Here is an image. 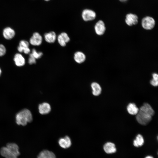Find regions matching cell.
Masks as SVG:
<instances>
[{
    "label": "cell",
    "mask_w": 158,
    "mask_h": 158,
    "mask_svg": "<svg viewBox=\"0 0 158 158\" xmlns=\"http://www.w3.org/2000/svg\"><path fill=\"white\" fill-rule=\"evenodd\" d=\"M150 83L154 87L157 86L158 85V80H155L152 79L151 80Z\"/></svg>",
    "instance_id": "obj_26"
},
{
    "label": "cell",
    "mask_w": 158,
    "mask_h": 158,
    "mask_svg": "<svg viewBox=\"0 0 158 158\" xmlns=\"http://www.w3.org/2000/svg\"><path fill=\"white\" fill-rule=\"evenodd\" d=\"M127 109L128 113L132 115H136L139 109L133 103H129L127 106Z\"/></svg>",
    "instance_id": "obj_21"
},
{
    "label": "cell",
    "mask_w": 158,
    "mask_h": 158,
    "mask_svg": "<svg viewBox=\"0 0 158 158\" xmlns=\"http://www.w3.org/2000/svg\"><path fill=\"white\" fill-rule=\"evenodd\" d=\"M15 35V31L10 27L6 28L3 30V35L4 37L6 40L11 39L14 37Z\"/></svg>",
    "instance_id": "obj_10"
},
{
    "label": "cell",
    "mask_w": 158,
    "mask_h": 158,
    "mask_svg": "<svg viewBox=\"0 0 158 158\" xmlns=\"http://www.w3.org/2000/svg\"><path fill=\"white\" fill-rule=\"evenodd\" d=\"M56 34L54 31L46 33L44 35V38L45 41L50 43L54 42L56 40Z\"/></svg>",
    "instance_id": "obj_16"
},
{
    "label": "cell",
    "mask_w": 158,
    "mask_h": 158,
    "mask_svg": "<svg viewBox=\"0 0 158 158\" xmlns=\"http://www.w3.org/2000/svg\"><path fill=\"white\" fill-rule=\"evenodd\" d=\"M6 52V49L2 44H0V56H4Z\"/></svg>",
    "instance_id": "obj_24"
},
{
    "label": "cell",
    "mask_w": 158,
    "mask_h": 158,
    "mask_svg": "<svg viewBox=\"0 0 158 158\" xmlns=\"http://www.w3.org/2000/svg\"><path fill=\"white\" fill-rule=\"evenodd\" d=\"M57 40L58 43L61 46L65 47L66 43L69 42L70 39L66 33L63 32L58 36Z\"/></svg>",
    "instance_id": "obj_9"
},
{
    "label": "cell",
    "mask_w": 158,
    "mask_h": 158,
    "mask_svg": "<svg viewBox=\"0 0 158 158\" xmlns=\"http://www.w3.org/2000/svg\"><path fill=\"white\" fill-rule=\"evenodd\" d=\"M74 58L75 61L77 63H81L85 61L86 56L83 52L78 51L74 54Z\"/></svg>",
    "instance_id": "obj_17"
},
{
    "label": "cell",
    "mask_w": 158,
    "mask_h": 158,
    "mask_svg": "<svg viewBox=\"0 0 158 158\" xmlns=\"http://www.w3.org/2000/svg\"><path fill=\"white\" fill-rule=\"evenodd\" d=\"M44 0L46 1H49L50 0Z\"/></svg>",
    "instance_id": "obj_31"
},
{
    "label": "cell",
    "mask_w": 158,
    "mask_h": 158,
    "mask_svg": "<svg viewBox=\"0 0 158 158\" xmlns=\"http://www.w3.org/2000/svg\"><path fill=\"white\" fill-rule=\"evenodd\" d=\"M138 18L137 16L132 13H129L126 16L125 21L129 26H132L136 24L138 22Z\"/></svg>",
    "instance_id": "obj_8"
},
{
    "label": "cell",
    "mask_w": 158,
    "mask_h": 158,
    "mask_svg": "<svg viewBox=\"0 0 158 158\" xmlns=\"http://www.w3.org/2000/svg\"><path fill=\"white\" fill-rule=\"evenodd\" d=\"M96 16L95 13L89 9L84 10L82 13V17L84 20L87 21L94 20Z\"/></svg>",
    "instance_id": "obj_4"
},
{
    "label": "cell",
    "mask_w": 158,
    "mask_h": 158,
    "mask_svg": "<svg viewBox=\"0 0 158 158\" xmlns=\"http://www.w3.org/2000/svg\"><path fill=\"white\" fill-rule=\"evenodd\" d=\"M14 154L18 157L20 155L19 147L18 145L14 143H8L6 146Z\"/></svg>",
    "instance_id": "obj_18"
},
{
    "label": "cell",
    "mask_w": 158,
    "mask_h": 158,
    "mask_svg": "<svg viewBox=\"0 0 158 158\" xmlns=\"http://www.w3.org/2000/svg\"><path fill=\"white\" fill-rule=\"evenodd\" d=\"M103 149L104 151L107 154L114 153L116 151L115 144L111 142L106 143L103 146Z\"/></svg>",
    "instance_id": "obj_15"
},
{
    "label": "cell",
    "mask_w": 158,
    "mask_h": 158,
    "mask_svg": "<svg viewBox=\"0 0 158 158\" xmlns=\"http://www.w3.org/2000/svg\"><path fill=\"white\" fill-rule=\"evenodd\" d=\"M1 155L5 158H17V156L14 154L6 147H4L0 150Z\"/></svg>",
    "instance_id": "obj_13"
},
{
    "label": "cell",
    "mask_w": 158,
    "mask_h": 158,
    "mask_svg": "<svg viewBox=\"0 0 158 158\" xmlns=\"http://www.w3.org/2000/svg\"><path fill=\"white\" fill-rule=\"evenodd\" d=\"M154 111L151 106L147 103H144L139 110L136 115V119L140 124L145 125L151 120Z\"/></svg>",
    "instance_id": "obj_1"
},
{
    "label": "cell",
    "mask_w": 158,
    "mask_h": 158,
    "mask_svg": "<svg viewBox=\"0 0 158 158\" xmlns=\"http://www.w3.org/2000/svg\"><path fill=\"white\" fill-rule=\"evenodd\" d=\"M155 25L154 19L149 16L144 18L142 21V25L144 29L150 30L153 28Z\"/></svg>",
    "instance_id": "obj_3"
},
{
    "label": "cell",
    "mask_w": 158,
    "mask_h": 158,
    "mask_svg": "<svg viewBox=\"0 0 158 158\" xmlns=\"http://www.w3.org/2000/svg\"><path fill=\"white\" fill-rule=\"evenodd\" d=\"M59 144L62 148L66 149L69 147L71 145V142L70 138L66 136L65 137L61 138L59 140Z\"/></svg>",
    "instance_id": "obj_12"
},
{
    "label": "cell",
    "mask_w": 158,
    "mask_h": 158,
    "mask_svg": "<svg viewBox=\"0 0 158 158\" xmlns=\"http://www.w3.org/2000/svg\"><path fill=\"white\" fill-rule=\"evenodd\" d=\"M145 158H154L151 156H148L145 157Z\"/></svg>",
    "instance_id": "obj_28"
},
{
    "label": "cell",
    "mask_w": 158,
    "mask_h": 158,
    "mask_svg": "<svg viewBox=\"0 0 158 158\" xmlns=\"http://www.w3.org/2000/svg\"><path fill=\"white\" fill-rule=\"evenodd\" d=\"M29 43L28 41L22 40L19 42L17 49L20 52H23L26 54H29L30 52V49L29 47Z\"/></svg>",
    "instance_id": "obj_6"
},
{
    "label": "cell",
    "mask_w": 158,
    "mask_h": 158,
    "mask_svg": "<svg viewBox=\"0 0 158 158\" xmlns=\"http://www.w3.org/2000/svg\"><path fill=\"white\" fill-rule=\"evenodd\" d=\"M37 158H56L55 154L52 152L44 150L39 154Z\"/></svg>",
    "instance_id": "obj_19"
},
{
    "label": "cell",
    "mask_w": 158,
    "mask_h": 158,
    "mask_svg": "<svg viewBox=\"0 0 158 158\" xmlns=\"http://www.w3.org/2000/svg\"><path fill=\"white\" fill-rule=\"evenodd\" d=\"M1 68H0V76H1Z\"/></svg>",
    "instance_id": "obj_30"
},
{
    "label": "cell",
    "mask_w": 158,
    "mask_h": 158,
    "mask_svg": "<svg viewBox=\"0 0 158 158\" xmlns=\"http://www.w3.org/2000/svg\"><path fill=\"white\" fill-rule=\"evenodd\" d=\"M152 79L158 80V75L156 73H154L152 74Z\"/></svg>",
    "instance_id": "obj_27"
},
{
    "label": "cell",
    "mask_w": 158,
    "mask_h": 158,
    "mask_svg": "<svg viewBox=\"0 0 158 158\" xmlns=\"http://www.w3.org/2000/svg\"><path fill=\"white\" fill-rule=\"evenodd\" d=\"M95 30L96 34L99 35H102L104 34L106 30V27L102 21L99 20L96 23Z\"/></svg>",
    "instance_id": "obj_7"
},
{
    "label": "cell",
    "mask_w": 158,
    "mask_h": 158,
    "mask_svg": "<svg viewBox=\"0 0 158 158\" xmlns=\"http://www.w3.org/2000/svg\"><path fill=\"white\" fill-rule=\"evenodd\" d=\"M28 62L30 64H35L36 63V59L33 56L31 53L29 54Z\"/></svg>",
    "instance_id": "obj_25"
},
{
    "label": "cell",
    "mask_w": 158,
    "mask_h": 158,
    "mask_svg": "<svg viewBox=\"0 0 158 158\" xmlns=\"http://www.w3.org/2000/svg\"><path fill=\"white\" fill-rule=\"evenodd\" d=\"M16 65L18 67L23 66L25 64V59L22 54L20 53L16 54L13 58Z\"/></svg>",
    "instance_id": "obj_14"
},
{
    "label": "cell",
    "mask_w": 158,
    "mask_h": 158,
    "mask_svg": "<svg viewBox=\"0 0 158 158\" xmlns=\"http://www.w3.org/2000/svg\"><path fill=\"white\" fill-rule=\"evenodd\" d=\"M91 87L93 95L97 96L100 94L102 91V88L98 83L95 82L92 83L91 84Z\"/></svg>",
    "instance_id": "obj_20"
},
{
    "label": "cell",
    "mask_w": 158,
    "mask_h": 158,
    "mask_svg": "<svg viewBox=\"0 0 158 158\" xmlns=\"http://www.w3.org/2000/svg\"><path fill=\"white\" fill-rule=\"evenodd\" d=\"M16 123L19 125L25 126L32 120L31 111L27 109H24L19 112L16 116Z\"/></svg>",
    "instance_id": "obj_2"
},
{
    "label": "cell",
    "mask_w": 158,
    "mask_h": 158,
    "mask_svg": "<svg viewBox=\"0 0 158 158\" xmlns=\"http://www.w3.org/2000/svg\"><path fill=\"white\" fill-rule=\"evenodd\" d=\"M144 143V139L142 136L140 134H138L136 136L135 139L133 142V144L134 146L136 147H140Z\"/></svg>",
    "instance_id": "obj_22"
},
{
    "label": "cell",
    "mask_w": 158,
    "mask_h": 158,
    "mask_svg": "<svg viewBox=\"0 0 158 158\" xmlns=\"http://www.w3.org/2000/svg\"><path fill=\"white\" fill-rule=\"evenodd\" d=\"M120 1L122 2H125L127 0H119Z\"/></svg>",
    "instance_id": "obj_29"
},
{
    "label": "cell",
    "mask_w": 158,
    "mask_h": 158,
    "mask_svg": "<svg viewBox=\"0 0 158 158\" xmlns=\"http://www.w3.org/2000/svg\"><path fill=\"white\" fill-rule=\"evenodd\" d=\"M42 41V38L41 35L37 32L33 33L30 39V43L33 46H39L41 44Z\"/></svg>",
    "instance_id": "obj_5"
},
{
    "label": "cell",
    "mask_w": 158,
    "mask_h": 158,
    "mask_svg": "<svg viewBox=\"0 0 158 158\" xmlns=\"http://www.w3.org/2000/svg\"><path fill=\"white\" fill-rule=\"evenodd\" d=\"M38 109L40 114H46L50 112L51 110V107L49 103L44 102L39 105Z\"/></svg>",
    "instance_id": "obj_11"
},
{
    "label": "cell",
    "mask_w": 158,
    "mask_h": 158,
    "mask_svg": "<svg viewBox=\"0 0 158 158\" xmlns=\"http://www.w3.org/2000/svg\"><path fill=\"white\" fill-rule=\"evenodd\" d=\"M31 54L36 59L40 58L43 55L42 52H37L35 49H32Z\"/></svg>",
    "instance_id": "obj_23"
}]
</instances>
